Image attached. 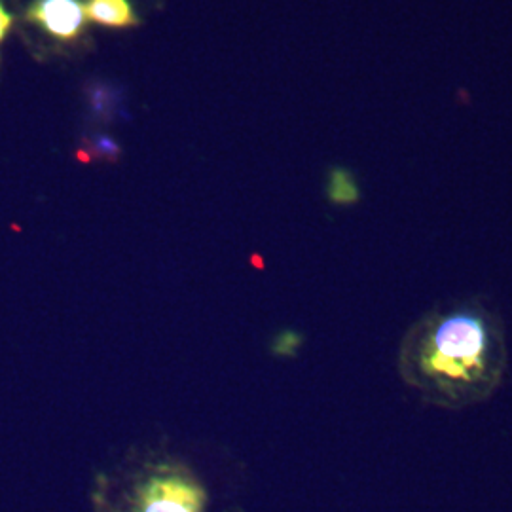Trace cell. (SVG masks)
<instances>
[{
    "instance_id": "4",
    "label": "cell",
    "mask_w": 512,
    "mask_h": 512,
    "mask_svg": "<svg viewBox=\"0 0 512 512\" xmlns=\"http://www.w3.org/2000/svg\"><path fill=\"white\" fill-rule=\"evenodd\" d=\"M88 18L107 27H133L137 18L129 0H88L84 4Z\"/></svg>"
},
{
    "instance_id": "7",
    "label": "cell",
    "mask_w": 512,
    "mask_h": 512,
    "mask_svg": "<svg viewBox=\"0 0 512 512\" xmlns=\"http://www.w3.org/2000/svg\"><path fill=\"white\" fill-rule=\"evenodd\" d=\"M10 25H12V16L6 12V8H4L2 2H0V40L6 37Z\"/></svg>"
},
{
    "instance_id": "1",
    "label": "cell",
    "mask_w": 512,
    "mask_h": 512,
    "mask_svg": "<svg viewBox=\"0 0 512 512\" xmlns=\"http://www.w3.org/2000/svg\"><path fill=\"white\" fill-rule=\"evenodd\" d=\"M404 374L450 403L484 397L499 380L503 344L486 311L458 308L425 319L404 348Z\"/></svg>"
},
{
    "instance_id": "6",
    "label": "cell",
    "mask_w": 512,
    "mask_h": 512,
    "mask_svg": "<svg viewBox=\"0 0 512 512\" xmlns=\"http://www.w3.org/2000/svg\"><path fill=\"white\" fill-rule=\"evenodd\" d=\"M302 342L300 334L296 332H281L274 342V351L277 355H293Z\"/></svg>"
},
{
    "instance_id": "5",
    "label": "cell",
    "mask_w": 512,
    "mask_h": 512,
    "mask_svg": "<svg viewBox=\"0 0 512 512\" xmlns=\"http://www.w3.org/2000/svg\"><path fill=\"white\" fill-rule=\"evenodd\" d=\"M329 198L330 202L342 203V205L359 200L357 183L346 169H332L330 171Z\"/></svg>"
},
{
    "instance_id": "3",
    "label": "cell",
    "mask_w": 512,
    "mask_h": 512,
    "mask_svg": "<svg viewBox=\"0 0 512 512\" xmlns=\"http://www.w3.org/2000/svg\"><path fill=\"white\" fill-rule=\"evenodd\" d=\"M27 18L59 40H74L82 33L86 12L80 0H35Z\"/></svg>"
},
{
    "instance_id": "2",
    "label": "cell",
    "mask_w": 512,
    "mask_h": 512,
    "mask_svg": "<svg viewBox=\"0 0 512 512\" xmlns=\"http://www.w3.org/2000/svg\"><path fill=\"white\" fill-rule=\"evenodd\" d=\"M205 492L192 476L160 467L137 488L133 512H203Z\"/></svg>"
}]
</instances>
